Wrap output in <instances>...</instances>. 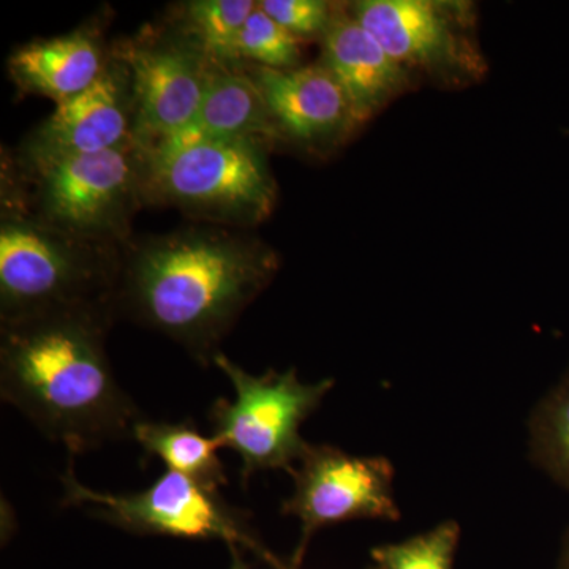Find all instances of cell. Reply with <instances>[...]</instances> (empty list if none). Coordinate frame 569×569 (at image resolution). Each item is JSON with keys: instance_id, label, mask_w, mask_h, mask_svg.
I'll return each mask as SVG.
<instances>
[{"instance_id": "obj_1", "label": "cell", "mask_w": 569, "mask_h": 569, "mask_svg": "<svg viewBox=\"0 0 569 569\" xmlns=\"http://www.w3.org/2000/svg\"><path fill=\"white\" fill-rule=\"evenodd\" d=\"M279 257L260 239L224 228H186L123 253L116 310L212 365L223 337L274 279Z\"/></svg>"}, {"instance_id": "obj_2", "label": "cell", "mask_w": 569, "mask_h": 569, "mask_svg": "<svg viewBox=\"0 0 569 569\" xmlns=\"http://www.w3.org/2000/svg\"><path fill=\"white\" fill-rule=\"evenodd\" d=\"M111 316L56 312L2 325L0 396L70 456L132 438L144 418L116 380Z\"/></svg>"}, {"instance_id": "obj_3", "label": "cell", "mask_w": 569, "mask_h": 569, "mask_svg": "<svg viewBox=\"0 0 569 569\" xmlns=\"http://www.w3.org/2000/svg\"><path fill=\"white\" fill-rule=\"evenodd\" d=\"M7 200L0 223V323L56 312L114 317L121 244L67 233Z\"/></svg>"}, {"instance_id": "obj_4", "label": "cell", "mask_w": 569, "mask_h": 569, "mask_svg": "<svg viewBox=\"0 0 569 569\" xmlns=\"http://www.w3.org/2000/svg\"><path fill=\"white\" fill-rule=\"evenodd\" d=\"M263 146L186 133L140 146L146 198L211 222L261 223L277 200Z\"/></svg>"}, {"instance_id": "obj_5", "label": "cell", "mask_w": 569, "mask_h": 569, "mask_svg": "<svg viewBox=\"0 0 569 569\" xmlns=\"http://www.w3.org/2000/svg\"><path fill=\"white\" fill-rule=\"evenodd\" d=\"M33 183L32 212L67 233L122 244L146 200L144 162L137 140L96 153L24 157Z\"/></svg>"}, {"instance_id": "obj_6", "label": "cell", "mask_w": 569, "mask_h": 569, "mask_svg": "<svg viewBox=\"0 0 569 569\" xmlns=\"http://www.w3.org/2000/svg\"><path fill=\"white\" fill-rule=\"evenodd\" d=\"M212 365L233 385L234 399H217L208 418L213 437L241 458L244 488L257 471L287 470L291 475L309 447L299 432L302 422L321 406L335 380L302 383L295 369L253 376L222 351L213 356Z\"/></svg>"}, {"instance_id": "obj_7", "label": "cell", "mask_w": 569, "mask_h": 569, "mask_svg": "<svg viewBox=\"0 0 569 569\" xmlns=\"http://www.w3.org/2000/svg\"><path fill=\"white\" fill-rule=\"evenodd\" d=\"M66 507L84 509L93 518L134 535L223 541L228 549L249 550L272 569L284 561L274 556L249 523V516L228 505L219 492L204 489L181 473L167 470L141 492H99L81 485L73 456L62 475Z\"/></svg>"}, {"instance_id": "obj_8", "label": "cell", "mask_w": 569, "mask_h": 569, "mask_svg": "<svg viewBox=\"0 0 569 569\" xmlns=\"http://www.w3.org/2000/svg\"><path fill=\"white\" fill-rule=\"evenodd\" d=\"M293 496L283 516L301 522V538L290 563L302 568L310 539L318 530L355 519L399 520L395 467L387 458H359L329 445H310L296 463Z\"/></svg>"}, {"instance_id": "obj_9", "label": "cell", "mask_w": 569, "mask_h": 569, "mask_svg": "<svg viewBox=\"0 0 569 569\" xmlns=\"http://www.w3.org/2000/svg\"><path fill=\"white\" fill-rule=\"evenodd\" d=\"M116 58L126 63L132 80L138 144L174 137L193 122L212 62L186 33L127 41Z\"/></svg>"}, {"instance_id": "obj_10", "label": "cell", "mask_w": 569, "mask_h": 569, "mask_svg": "<svg viewBox=\"0 0 569 569\" xmlns=\"http://www.w3.org/2000/svg\"><path fill=\"white\" fill-rule=\"evenodd\" d=\"M353 18L407 70L451 81L477 80L482 56L460 31L451 9L429 0H362Z\"/></svg>"}, {"instance_id": "obj_11", "label": "cell", "mask_w": 569, "mask_h": 569, "mask_svg": "<svg viewBox=\"0 0 569 569\" xmlns=\"http://www.w3.org/2000/svg\"><path fill=\"white\" fill-rule=\"evenodd\" d=\"M132 80L126 63L108 62L84 91L56 104L24 146V157L96 153L134 141Z\"/></svg>"}, {"instance_id": "obj_12", "label": "cell", "mask_w": 569, "mask_h": 569, "mask_svg": "<svg viewBox=\"0 0 569 569\" xmlns=\"http://www.w3.org/2000/svg\"><path fill=\"white\" fill-rule=\"evenodd\" d=\"M250 74L282 137L316 148L356 129L346 93L323 63L290 70L257 66Z\"/></svg>"}, {"instance_id": "obj_13", "label": "cell", "mask_w": 569, "mask_h": 569, "mask_svg": "<svg viewBox=\"0 0 569 569\" xmlns=\"http://www.w3.org/2000/svg\"><path fill=\"white\" fill-rule=\"evenodd\" d=\"M321 63L346 93L356 129L369 122L413 82L410 70L392 59L353 14H336L323 36Z\"/></svg>"}, {"instance_id": "obj_14", "label": "cell", "mask_w": 569, "mask_h": 569, "mask_svg": "<svg viewBox=\"0 0 569 569\" xmlns=\"http://www.w3.org/2000/svg\"><path fill=\"white\" fill-rule=\"evenodd\" d=\"M107 66L97 31L86 28L31 41L18 48L9 61L11 80L22 92L48 97L56 104L92 86Z\"/></svg>"}, {"instance_id": "obj_15", "label": "cell", "mask_w": 569, "mask_h": 569, "mask_svg": "<svg viewBox=\"0 0 569 569\" xmlns=\"http://www.w3.org/2000/svg\"><path fill=\"white\" fill-rule=\"evenodd\" d=\"M181 133L260 144L282 137L250 71L217 63H212L193 122Z\"/></svg>"}, {"instance_id": "obj_16", "label": "cell", "mask_w": 569, "mask_h": 569, "mask_svg": "<svg viewBox=\"0 0 569 569\" xmlns=\"http://www.w3.org/2000/svg\"><path fill=\"white\" fill-rule=\"evenodd\" d=\"M133 440L148 458L163 460L168 470L192 479L204 489L219 492L227 485L219 449L222 441L204 437L190 422L151 421L142 418L133 429Z\"/></svg>"}, {"instance_id": "obj_17", "label": "cell", "mask_w": 569, "mask_h": 569, "mask_svg": "<svg viewBox=\"0 0 569 569\" xmlns=\"http://www.w3.org/2000/svg\"><path fill=\"white\" fill-rule=\"evenodd\" d=\"M257 2L193 0L183 9V31L217 66H239V37Z\"/></svg>"}, {"instance_id": "obj_18", "label": "cell", "mask_w": 569, "mask_h": 569, "mask_svg": "<svg viewBox=\"0 0 569 569\" xmlns=\"http://www.w3.org/2000/svg\"><path fill=\"white\" fill-rule=\"evenodd\" d=\"M529 437L531 462L569 490V370L531 411Z\"/></svg>"}, {"instance_id": "obj_19", "label": "cell", "mask_w": 569, "mask_h": 569, "mask_svg": "<svg viewBox=\"0 0 569 569\" xmlns=\"http://www.w3.org/2000/svg\"><path fill=\"white\" fill-rule=\"evenodd\" d=\"M459 538V523L447 520L406 541L378 546L370 556L378 569H455Z\"/></svg>"}, {"instance_id": "obj_20", "label": "cell", "mask_w": 569, "mask_h": 569, "mask_svg": "<svg viewBox=\"0 0 569 569\" xmlns=\"http://www.w3.org/2000/svg\"><path fill=\"white\" fill-rule=\"evenodd\" d=\"M239 58L274 70L296 69L301 59V40L254 6L239 37Z\"/></svg>"}, {"instance_id": "obj_21", "label": "cell", "mask_w": 569, "mask_h": 569, "mask_svg": "<svg viewBox=\"0 0 569 569\" xmlns=\"http://www.w3.org/2000/svg\"><path fill=\"white\" fill-rule=\"evenodd\" d=\"M258 6L301 41L323 37L337 14L335 7L323 0H261Z\"/></svg>"}, {"instance_id": "obj_22", "label": "cell", "mask_w": 569, "mask_h": 569, "mask_svg": "<svg viewBox=\"0 0 569 569\" xmlns=\"http://www.w3.org/2000/svg\"><path fill=\"white\" fill-rule=\"evenodd\" d=\"M231 552V568L230 569H252L249 567V565L246 563L244 559H242V550L241 549H230ZM280 569H301L296 568L293 565L290 563V561H287V565H284L283 568Z\"/></svg>"}, {"instance_id": "obj_23", "label": "cell", "mask_w": 569, "mask_h": 569, "mask_svg": "<svg viewBox=\"0 0 569 569\" xmlns=\"http://www.w3.org/2000/svg\"><path fill=\"white\" fill-rule=\"evenodd\" d=\"M557 569H569V527L565 530L563 538H561V548Z\"/></svg>"}, {"instance_id": "obj_24", "label": "cell", "mask_w": 569, "mask_h": 569, "mask_svg": "<svg viewBox=\"0 0 569 569\" xmlns=\"http://www.w3.org/2000/svg\"><path fill=\"white\" fill-rule=\"evenodd\" d=\"M367 569H378L376 565H372V567H367Z\"/></svg>"}]
</instances>
